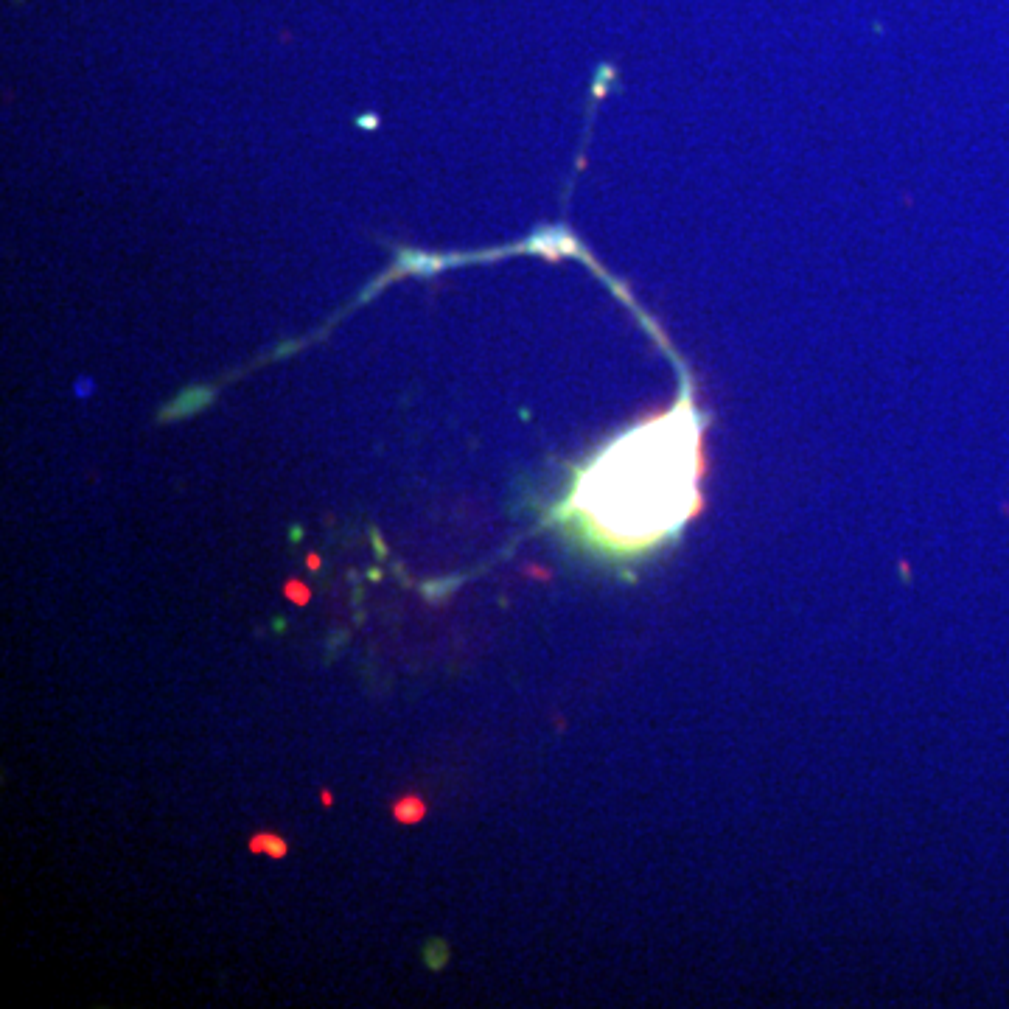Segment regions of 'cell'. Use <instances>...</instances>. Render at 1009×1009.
<instances>
[{"instance_id": "6da1fadb", "label": "cell", "mask_w": 1009, "mask_h": 1009, "mask_svg": "<svg viewBox=\"0 0 1009 1009\" xmlns=\"http://www.w3.org/2000/svg\"><path fill=\"white\" fill-rule=\"evenodd\" d=\"M696 466L698 429L682 404L597 457L578 483L575 508L603 539L648 544L690 516Z\"/></svg>"}]
</instances>
